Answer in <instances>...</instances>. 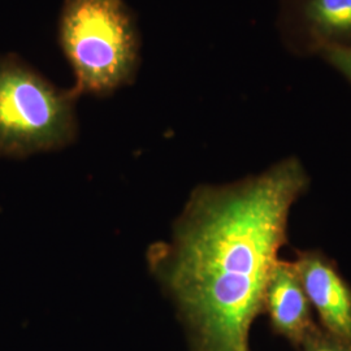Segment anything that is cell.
<instances>
[{
    "mask_svg": "<svg viewBox=\"0 0 351 351\" xmlns=\"http://www.w3.org/2000/svg\"><path fill=\"white\" fill-rule=\"evenodd\" d=\"M308 186L295 156L232 184L202 185L171 242L151 247V271L175 302L191 351H250L251 326L288 242L290 210Z\"/></svg>",
    "mask_w": 351,
    "mask_h": 351,
    "instance_id": "6da1fadb",
    "label": "cell"
},
{
    "mask_svg": "<svg viewBox=\"0 0 351 351\" xmlns=\"http://www.w3.org/2000/svg\"><path fill=\"white\" fill-rule=\"evenodd\" d=\"M75 90L56 88L14 53L0 55V156L59 150L77 136Z\"/></svg>",
    "mask_w": 351,
    "mask_h": 351,
    "instance_id": "3957f363",
    "label": "cell"
},
{
    "mask_svg": "<svg viewBox=\"0 0 351 351\" xmlns=\"http://www.w3.org/2000/svg\"><path fill=\"white\" fill-rule=\"evenodd\" d=\"M293 264L322 328L351 342V287L337 265L319 250L297 251Z\"/></svg>",
    "mask_w": 351,
    "mask_h": 351,
    "instance_id": "5b68a950",
    "label": "cell"
},
{
    "mask_svg": "<svg viewBox=\"0 0 351 351\" xmlns=\"http://www.w3.org/2000/svg\"><path fill=\"white\" fill-rule=\"evenodd\" d=\"M301 351H351V342L337 339L322 328V330L310 339Z\"/></svg>",
    "mask_w": 351,
    "mask_h": 351,
    "instance_id": "ba28073f",
    "label": "cell"
},
{
    "mask_svg": "<svg viewBox=\"0 0 351 351\" xmlns=\"http://www.w3.org/2000/svg\"><path fill=\"white\" fill-rule=\"evenodd\" d=\"M277 336L302 349L322 330L314 320L308 301L293 262L278 259L268 278L264 311Z\"/></svg>",
    "mask_w": 351,
    "mask_h": 351,
    "instance_id": "8992f818",
    "label": "cell"
},
{
    "mask_svg": "<svg viewBox=\"0 0 351 351\" xmlns=\"http://www.w3.org/2000/svg\"><path fill=\"white\" fill-rule=\"evenodd\" d=\"M276 27L282 46L302 58L351 47V0H281Z\"/></svg>",
    "mask_w": 351,
    "mask_h": 351,
    "instance_id": "277c9868",
    "label": "cell"
},
{
    "mask_svg": "<svg viewBox=\"0 0 351 351\" xmlns=\"http://www.w3.org/2000/svg\"><path fill=\"white\" fill-rule=\"evenodd\" d=\"M59 43L75 77V94L110 95L138 72L141 38L124 0H64Z\"/></svg>",
    "mask_w": 351,
    "mask_h": 351,
    "instance_id": "7a4b0ae2",
    "label": "cell"
},
{
    "mask_svg": "<svg viewBox=\"0 0 351 351\" xmlns=\"http://www.w3.org/2000/svg\"><path fill=\"white\" fill-rule=\"evenodd\" d=\"M326 64L343 75L351 85V47H333L319 53Z\"/></svg>",
    "mask_w": 351,
    "mask_h": 351,
    "instance_id": "52a82bcc",
    "label": "cell"
}]
</instances>
